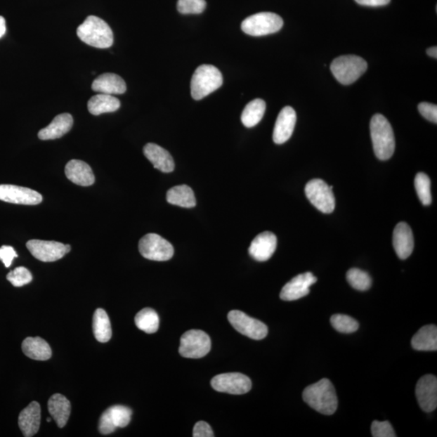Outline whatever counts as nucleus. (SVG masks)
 I'll return each instance as SVG.
<instances>
[{
	"mask_svg": "<svg viewBox=\"0 0 437 437\" xmlns=\"http://www.w3.org/2000/svg\"><path fill=\"white\" fill-rule=\"evenodd\" d=\"M393 246L400 259H407L414 249V237L412 228L407 223H398L393 234Z\"/></svg>",
	"mask_w": 437,
	"mask_h": 437,
	"instance_id": "obj_19",
	"label": "nucleus"
},
{
	"mask_svg": "<svg viewBox=\"0 0 437 437\" xmlns=\"http://www.w3.org/2000/svg\"><path fill=\"white\" fill-rule=\"evenodd\" d=\"M136 327L147 334L156 333L159 329V318L157 313L150 308H145L136 314Z\"/></svg>",
	"mask_w": 437,
	"mask_h": 437,
	"instance_id": "obj_32",
	"label": "nucleus"
},
{
	"mask_svg": "<svg viewBox=\"0 0 437 437\" xmlns=\"http://www.w3.org/2000/svg\"><path fill=\"white\" fill-rule=\"evenodd\" d=\"M167 200L169 204L191 209L196 205L193 190L186 185H176L167 192Z\"/></svg>",
	"mask_w": 437,
	"mask_h": 437,
	"instance_id": "obj_29",
	"label": "nucleus"
},
{
	"mask_svg": "<svg viewBox=\"0 0 437 437\" xmlns=\"http://www.w3.org/2000/svg\"><path fill=\"white\" fill-rule=\"evenodd\" d=\"M266 103L262 99H255L244 107L242 115V122L244 126L252 128L259 124L263 118Z\"/></svg>",
	"mask_w": 437,
	"mask_h": 437,
	"instance_id": "obj_31",
	"label": "nucleus"
},
{
	"mask_svg": "<svg viewBox=\"0 0 437 437\" xmlns=\"http://www.w3.org/2000/svg\"><path fill=\"white\" fill-rule=\"evenodd\" d=\"M370 131L376 157L381 161L390 159L396 150V138L390 122L377 114L372 118Z\"/></svg>",
	"mask_w": 437,
	"mask_h": 437,
	"instance_id": "obj_2",
	"label": "nucleus"
},
{
	"mask_svg": "<svg viewBox=\"0 0 437 437\" xmlns=\"http://www.w3.org/2000/svg\"><path fill=\"white\" fill-rule=\"evenodd\" d=\"M228 319L234 329L250 339L261 340L266 338L268 334V328L263 322L250 318L242 311L229 312Z\"/></svg>",
	"mask_w": 437,
	"mask_h": 437,
	"instance_id": "obj_10",
	"label": "nucleus"
},
{
	"mask_svg": "<svg viewBox=\"0 0 437 437\" xmlns=\"http://www.w3.org/2000/svg\"><path fill=\"white\" fill-rule=\"evenodd\" d=\"M46 420H47V422H51V419H50V418H48V419H47Z\"/></svg>",
	"mask_w": 437,
	"mask_h": 437,
	"instance_id": "obj_45",
	"label": "nucleus"
},
{
	"mask_svg": "<svg viewBox=\"0 0 437 437\" xmlns=\"http://www.w3.org/2000/svg\"><path fill=\"white\" fill-rule=\"evenodd\" d=\"M7 280L15 287H22L30 284L33 280V276L27 268L19 266L10 271L7 275Z\"/></svg>",
	"mask_w": 437,
	"mask_h": 437,
	"instance_id": "obj_36",
	"label": "nucleus"
},
{
	"mask_svg": "<svg viewBox=\"0 0 437 437\" xmlns=\"http://www.w3.org/2000/svg\"><path fill=\"white\" fill-rule=\"evenodd\" d=\"M132 410L122 405H115L105 410L99 421V431L101 434L108 435L117 429L125 428L130 424Z\"/></svg>",
	"mask_w": 437,
	"mask_h": 437,
	"instance_id": "obj_13",
	"label": "nucleus"
},
{
	"mask_svg": "<svg viewBox=\"0 0 437 437\" xmlns=\"http://www.w3.org/2000/svg\"><path fill=\"white\" fill-rule=\"evenodd\" d=\"M223 84L222 74L215 66L201 65L196 69L191 79V96L195 100H201Z\"/></svg>",
	"mask_w": 437,
	"mask_h": 437,
	"instance_id": "obj_4",
	"label": "nucleus"
},
{
	"mask_svg": "<svg viewBox=\"0 0 437 437\" xmlns=\"http://www.w3.org/2000/svg\"><path fill=\"white\" fill-rule=\"evenodd\" d=\"M211 385L215 391L230 394H244L252 390L249 378L239 372L218 374L212 378Z\"/></svg>",
	"mask_w": 437,
	"mask_h": 437,
	"instance_id": "obj_12",
	"label": "nucleus"
},
{
	"mask_svg": "<svg viewBox=\"0 0 437 437\" xmlns=\"http://www.w3.org/2000/svg\"><path fill=\"white\" fill-rule=\"evenodd\" d=\"M73 126V118L70 114H61L56 117L49 126L39 132L41 141L56 140L70 131Z\"/></svg>",
	"mask_w": 437,
	"mask_h": 437,
	"instance_id": "obj_23",
	"label": "nucleus"
},
{
	"mask_svg": "<svg viewBox=\"0 0 437 437\" xmlns=\"http://www.w3.org/2000/svg\"><path fill=\"white\" fill-rule=\"evenodd\" d=\"M284 20L273 13H260L250 15L242 23L244 33L254 37L275 34L281 30Z\"/></svg>",
	"mask_w": 437,
	"mask_h": 437,
	"instance_id": "obj_6",
	"label": "nucleus"
},
{
	"mask_svg": "<svg viewBox=\"0 0 437 437\" xmlns=\"http://www.w3.org/2000/svg\"><path fill=\"white\" fill-rule=\"evenodd\" d=\"M48 410L58 425V428H63L67 423L71 414V403L60 393L52 396L48 401Z\"/></svg>",
	"mask_w": 437,
	"mask_h": 437,
	"instance_id": "obj_25",
	"label": "nucleus"
},
{
	"mask_svg": "<svg viewBox=\"0 0 437 437\" xmlns=\"http://www.w3.org/2000/svg\"><path fill=\"white\" fill-rule=\"evenodd\" d=\"M34 258L44 263L56 262L70 252L71 247L58 242L30 240L26 244Z\"/></svg>",
	"mask_w": 437,
	"mask_h": 437,
	"instance_id": "obj_11",
	"label": "nucleus"
},
{
	"mask_svg": "<svg viewBox=\"0 0 437 437\" xmlns=\"http://www.w3.org/2000/svg\"><path fill=\"white\" fill-rule=\"evenodd\" d=\"M367 68V63L361 57L357 56H339L330 65L337 81L344 85L353 84L363 74Z\"/></svg>",
	"mask_w": 437,
	"mask_h": 437,
	"instance_id": "obj_5",
	"label": "nucleus"
},
{
	"mask_svg": "<svg viewBox=\"0 0 437 437\" xmlns=\"http://www.w3.org/2000/svg\"><path fill=\"white\" fill-rule=\"evenodd\" d=\"M207 6L205 0H178V10L182 14H200Z\"/></svg>",
	"mask_w": 437,
	"mask_h": 437,
	"instance_id": "obj_37",
	"label": "nucleus"
},
{
	"mask_svg": "<svg viewBox=\"0 0 437 437\" xmlns=\"http://www.w3.org/2000/svg\"><path fill=\"white\" fill-rule=\"evenodd\" d=\"M18 424L24 436L31 437L37 434L41 424L40 404L34 401L26 407L20 413Z\"/></svg>",
	"mask_w": 437,
	"mask_h": 437,
	"instance_id": "obj_20",
	"label": "nucleus"
},
{
	"mask_svg": "<svg viewBox=\"0 0 437 437\" xmlns=\"http://www.w3.org/2000/svg\"><path fill=\"white\" fill-rule=\"evenodd\" d=\"M65 174L68 180L81 186H90L95 183V176L91 167L79 159H72L65 167Z\"/></svg>",
	"mask_w": 437,
	"mask_h": 437,
	"instance_id": "obj_22",
	"label": "nucleus"
},
{
	"mask_svg": "<svg viewBox=\"0 0 437 437\" xmlns=\"http://www.w3.org/2000/svg\"><path fill=\"white\" fill-rule=\"evenodd\" d=\"M417 400L421 409L431 412L437 407V379L434 375H425L419 380L415 389Z\"/></svg>",
	"mask_w": 437,
	"mask_h": 437,
	"instance_id": "obj_16",
	"label": "nucleus"
},
{
	"mask_svg": "<svg viewBox=\"0 0 437 437\" xmlns=\"http://www.w3.org/2000/svg\"><path fill=\"white\" fill-rule=\"evenodd\" d=\"M194 437H213L214 433L211 428V426L204 422V421H199L196 423L193 431Z\"/></svg>",
	"mask_w": 437,
	"mask_h": 437,
	"instance_id": "obj_41",
	"label": "nucleus"
},
{
	"mask_svg": "<svg viewBox=\"0 0 437 437\" xmlns=\"http://www.w3.org/2000/svg\"><path fill=\"white\" fill-rule=\"evenodd\" d=\"M419 111L424 119L437 124V106L434 104L422 103L419 105Z\"/></svg>",
	"mask_w": 437,
	"mask_h": 437,
	"instance_id": "obj_39",
	"label": "nucleus"
},
{
	"mask_svg": "<svg viewBox=\"0 0 437 437\" xmlns=\"http://www.w3.org/2000/svg\"><path fill=\"white\" fill-rule=\"evenodd\" d=\"M303 399L308 406L322 415L337 412L338 398L332 381L327 378L308 386L303 392Z\"/></svg>",
	"mask_w": 437,
	"mask_h": 437,
	"instance_id": "obj_1",
	"label": "nucleus"
},
{
	"mask_svg": "<svg viewBox=\"0 0 437 437\" xmlns=\"http://www.w3.org/2000/svg\"><path fill=\"white\" fill-rule=\"evenodd\" d=\"M412 346L417 351L437 350V328L434 325H429L421 328L412 340Z\"/></svg>",
	"mask_w": 437,
	"mask_h": 437,
	"instance_id": "obj_28",
	"label": "nucleus"
},
{
	"mask_svg": "<svg viewBox=\"0 0 437 437\" xmlns=\"http://www.w3.org/2000/svg\"><path fill=\"white\" fill-rule=\"evenodd\" d=\"M276 247V236L271 232L266 231L259 234L253 240L249 248V253L254 259L259 262H265L273 257Z\"/></svg>",
	"mask_w": 437,
	"mask_h": 437,
	"instance_id": "obj_17",
	"label": "nucleus"
},
{
	"mask_svg": "<svg viewBox=\"0 0 437 437\" xmlns=\"http://www.w3.org/2000/svg\"><path fill=\"white\" fill-rule=\"evenodd\" d=\"M355 1L363 6L380 7L385 6L391 2V0H355Z\"/></svg>",
	"mask_w": 437,
	"mask_h": 437,
	"instance_id": "obj_42",
	"label": "nucleus"
},
{
	"mask_svg": "<svg viewBox=\"0 0 437 437\" xmlns=\"http://www.w3.org/2000/svg\"><path fill=\"white\" fill-rule=\"evenodd\" d=\"M330 323L340 333H353L359 329V323L354 318L344 314H335L330 318Z\"/></svg>",
	"mask_w": 437,
	"mask_h": 437,
	"instance_id": "obj_35",
	"label": "nucleus"
},
{
	"mask_svg": "<svg viewBox=\"0 0 437 437\" xmlns=\"http://www.w3.org/2000/svg\"><path fill=\"white\" fill-rule=\"evenodd\" d=\"M93 91L100 93L115 95L122 94L126 91V84L124 79L114 73H104L94 79L92 84Z\"/></svg>",
	"mask_w": 437,
	"mask_h": 437,
	"instance_id": "obj_24",
	"label": "nucleus"
},
{
	"mask_svg": "<svg viewBox=\"0 0 437 437\" xmlns=\"http://www.w3.org/2000/svg\"><path fill=\"white\" fill-rule=\"evenodd\" d=\"M346 280L353 289L359 291L369 290L372 285V279L364 270L357 268L350 269L346 273Z\"/></svg>",
	"mask_w": 437,
	"mask_h": 437,
	"instance_id": "obj_33",
	"label": "nucleus"
},
{
	"mask_svg": "<svg viewBox=\"0 0 437 437\" xmlns=\"http://www.w3.org/2000/svg\"><path fill=\"white\" fill-rule=\"evenodd\" d=\"M143 153L154 168L163 173H171L175 168L174 159L167 150L156 143H149L143 148Z\"/></svg>",
	"mask_w": 437,
	"mask_h": 437,
	"instance_id": "obj_21",
	"label": "nucleus"
},
{
	"mask_svg": "<svg viewBox=\"0 0 437 437\" xmlns=\"http://www.w3.org/2000/svg\"><path fill=\"white\" fill-rule=\"evenodd\" d=\"M18 255L12 247L3 246L0 247V260L6 268H10L15 258H18Z\"/></svg>",
	"mask_w": 437,
	"mask_h": 437,
	"instance_id": "obj_40",
	"label": "nucleus"
},
{
	"mask_svg": "<svg viewBox=\"0 0 437 437\" xmlns=\"http://www.w3.org/2000/svg\"><path fill=\"white\" fill-rule=\"evenodd\" d=\"M333 185L329 186L322 179H313L306 184L305 192L311 204L320 211L330 214L334 210L335 198Z\"/></svg>",
	"mask_w": 437,
	"mask_h": 437,
	"instance_id": "obj_9",
	"label": "nucleus"
},
{
	"mask_svg": "<svg viewBox=\"0 0 437 437\" xmlns=\"http://www.w3.org/2000/svg\"><path fill=\"white\" fill-rule=\"evenodd\" d=\"M77 34L84 44L99 49H106L114 44L113 31L109 25L95 15H89L79 26Z\"/></svg>",
	"mask_w": 437,
	"mask_h": 437,
	"instance_id": "obj_3",
	"label": "nucleus"
},
{
	"mask_svg": "<svg viewBox=\"0 0 437 437\" xmlns=\"http://www.w3.org/2000/svg\"><path fill=\"white\" fill-rule=\"evenodd\" d=\"M415 188L423 205H430L431 204V181L429 176L424 173H418L415 178Z\"/></svg>",
	"mask_w": 437,
	"mask_h": 437,
	"instance_id": "obj_34",
	"label": "nucleus"
},
{
	"mask_svg": "<svg viewBox=\"0 0 437 437\" xmlns=\"http://www.w3.org/2000/svg\"><path fill=\"white\" fill-rule=\"evenodd\" d=\"M427 54L431 58H437V47L433 46V47L429 48V49L427 50Z\"/></svg>",
	"mask_w": 437,
	"mask_h": 437,
	"instance_id": "obj_44",
	"label": "nucleus"
},
{
	"mask_svg": "<svg viewBox=\"0 0 437 437\" xmlns=\"http://www.w3.org/2000/svg\"><path fill=\"white\" fill-rule=\"evenodd\" d=\"M6 33V21L0 15V39Z\"/></svg>",
	"mask_w": 437,
	"mask_h": 437,
	"instance_id": "obj_43",
	"label": "nucleus"
},
{
	"mask_svg": "<svg viewBox=\"0 0 437 437\" xmlns=\"http://www.w3.org/2000/svg\"><path fill=\"white\" fill-rule=\"evenodd\" d=\"M296 122V111L291 106H286L280 111L273 131V141L277 145H282L289 140L294 131Z\"/></svg>",
	"mask_w": 437,
	"mask_h": 437,
	"instance_id": "obj_18",
	"label": "nucleus"
},
{
	"mask_svg": "<svg viewBox=\"0 0 437 437\" xmlns=\"http://www.w3.org/2000/svg\"><path fill=\"white\" fill-rule=\"evenodd\" d=\"M121 103L113 95L100 93L94 96L89 100L88 109L90 114L98 116L105 113H112L120 108Z\"/></svg>",
	"mask_w": 437,
	"mask_h": 437,
	"instance_id": "obj_27",
	"label": "nucleus"
},
{
	"mask_svg": "<svg viewBox=\"0 0 437 437\" xmlns=\"http://www.w3.org/2000/svg\"><path fill=\"white\" fill-rule=\"evenodd\" d=\"M93 328L94 337L98 342H109L112 337L111 323L108 314L103 308H98L95 311Z\"/></svg>",
	"mask_w": 437,
	"mask_h": 437,
	"instance_id": "obj_30",
	"label": "nucleus"
},
{
	"mask_svg": "<svg viewBox=\"0 0 437 437\" xmlns=\"http://www.w3.org/2000/svg\"><path fill=\"white\" fill-rule=\"evenodd\" d=\"M211 346L209 334L200 330H190L181 338L179 353L185 358L199 359L209 354Z\"/></svg>",
	"mask_w": 437,
	"mask_h": 437,
	"instance_id": "obj_7",
	"label": "nucleus"
},
{
	"mask_svg": "<svg viewBox=\"0 0 437 437\" xmlns=\"http://www.w3.org/2000/svg\"><path fill=\"white\" fill-rule=\"evenodd\" d=\"M138 250L143 258L159 262L171 259L174 254L171 243L156 233L143 237L138 243Z\"/></svg>",
	"mask_w": 437,
	"mask_h": 437,
	"instance_id": "obj_8",
	"label": "nucleus"
},
{
	"mask_svg": "<svg viewBox=\"0 0 437 437\" xmlns=\"http://www.w3.org/2000/svg\"><path fill=\"white\" fill-rule=\"evenodd\" d=\"M317 281L318 279L311 273L298 275L282 287L280 298L286 301L301 299L311 292L310 287Z\"/></svg>",
	"mask_w": 437,
	"mask_h": 437,
	"instance_id": "obj_15",
	"label": "nucleus"
},
{
	"mask_svg": "<svg viewBox=\"0 0 437 437\" xmlns=\"http://www.w3.org/2000/svg\"><path fill=\"white\" fill-rule=\"evenodd\" d=\"M22 351L26 356L35 360H47L52 356L49 344L40 337L26 338L22 343Z\"/></svg>",
	"mask_w": 437,
	"mask_h": 437,
	"instance_id": "obj_26",
	"label": "nucleus"
},
{
	"mask_svg": "<svg viewBox=\"0 0 437 437\" xmlns=\"http://www.w3.org/2000/svg\"><path fill=\"white\" fill-rule=\"evenodd\" d=\"M372 435L374 437H396L392 425L388 421L379 422V421H374L371 427Z\"/></svg>",
	"mask_w": 437,
	"mask_h": 437,
	"instance_id": "obj_38",
	"label": "nucleus"
},
{
	"mask_svg": "<svg viewBox=\"0 0 437 437\" xmlns=\"http://www.w3.org/2000/svg\"><path fill=\"white\" fill-rule=\"evenodd\" d=\"M0 200L20 205H37L42 202L39 192L14 185H0Z\"/></svg>",
	"mask_w": 437,
	"mask_h": 437,
	"instance_id": "obj_14",
	"label": "nucleus"
}]
</instances>
